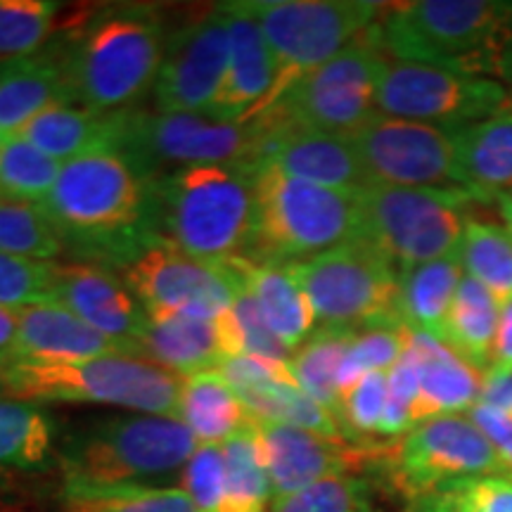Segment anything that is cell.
<instances>
[{
  "instance_id": "1",
  "label": "cell",
  "mask_w": 512,
  "mask_h": 512,
  "mask_svg": "<svg viewBox=\"0 0 512 512\" xmlns=\"http://www.w3.org/2000/svg\"><path fill=\"white\" fill-rule=\"evenodd\" d=\"M64 247L88 256L133 261L155 242L150 183L119 155L98 150L62 164L55 188L41 204Z\"/></svg>"
},
{
  "instance_id": "2",
  "label": "cell",
  "mask_w": 512,
  "mask_h": 512,
  "mask_svg": "<svg viewBox=\"0 0 512 512\" xmlns=\"http://www.w3.org/2000/svg\"><path fill=\"white\" fill-rule=\"evenodd\" d=\"M373 36L382 53L394 60L512 79V3L418 0L384 5Z\"/></svg>"
},
{
  "instance_id": "3",
  "label": "cell",
  "mask_w": 512,
  "mask_h": 512,
  "mask_svg": "<svg viewBox=\"0 0 512 512\" xmlns=\"http://www.w3.org/2000/svg\"><path fill=\"white\" fill-rule=\"evenodd\" d=\"M150 226L157 240L200 261L245 259L254 235V169L197 164L155 178Z\"/></svg>"
},
{
  "instance_id": "4",
  "label": "cell",
  "mask_w": 512,
  "mask_h": 512,
  "mask_svg": "<svg viewBox=\"0 0 512 512\" xmlns=\"http://www.w3.org/2000/svg\"><path fill=\"white\" fill-rule=\"evenodd\" d=\"M164 24L152 8H110L67 43L74 105L128 112L155 88L164 57Z\"/></svg>"
},
{
  "instance_id": "5",
  "label": "cell",
  "mask_w": 512,
  "mask_h": 512,
  "mask_svg": "<svg viewBox=\"0 0 512 512\" xmlns=\"http://www.w3.org/2000/svg\"><path fill=\"white\" fill-rule=\"evenodd\" d=\"M361 190H337L254 169V235L247 261L297 264L361 238Z\"/></svg>"
},
{
  "instance_id": "6",
  "label": "cell",
  "mask_w": 512,
  "mask_h": 512,
  "mask_svg": "<svg viewBox=\"0 0 512 512\" xmlns=\"http://www.w3.org/2000/svg\"><path fill=\"white\" fill-rule=\"evenodd\" d=\"M183 380L133 356L15 361L0 368V396L27 403H105L178 420Z\"/></svg>"
},
{
  "instance_id": "7",
  "label": "cell",
  "mask_w": 512,
  "mask_h": 512,
  "mask_svg": "<svg viewBox=\"0 0 512 512\" xmlns=\"http://www.w3.org/2000/svg\"><path fill=\"white\" fill-rule=\"evenodd\" d=\"M200 441L181 420L126 415L88 427L64 444V489L150 486L185 470Z\"/></svg>"
},
{
  "instance_id": "8",
  "label": "cell",
  "mask_w": 512,
  "mask_h": 512,
  "mask_svg": "<svg viewBox=\"0 0 512 512\" xmlns=\"http://www.w3.org/2000/svg\"><path fill=\"white\" fill-rule=\"evenodd\" d=\"M245 5L264 31L275 62L271 98L256 117L273 110L304 76L366 34L384 8L363 0H249Z\"/></svg>"
},
{
  "instance_id": "9",
  "label": "cell",
  "mask_w": 512,
  "mask_h": 512,
  "mask_svg": "<svg viewBox=\"0 0 512 512\" xmlns=\"http://www.w3.org/2000/svg\"><path fill=\"white\" fill-rule=\"evenodd\" d=\"M477 200L482 197L467 188L370 183L361 190V238L380 247L401 271L427 264L458 252Z\"/></svg>"
},
{
  "instance_id": "10",
  "label": "cell",
  "mask_w": 512,
  "mask_h": 512,
  "mask_svg": "<svg viewBox=\"0 0 512 512\" xmlns=\"http://www.w3.org/2000/svg\"><path fill=\"white\" fill-rule=\"evenodd\" d=\"M287 266L309 297L320 328L358 332L377 325H403L401 268L370 240L356 238Z\"/></svg>"
},
{
  "instance_id": "11",
  "label": "cell",
  "mask_w": 512,
  "mask_h": 512,
  "mask_svg": "<svg viewBox=\"0 0 512 512\" xmlns=\"http://www.w3.org/2000/svg\"><path fill=\"white\" fill-rule=\"evenodd\" d=\"M264 131L256 121L226 124L207 114L128 110L117 152L147 183L197 164H242L254 169Z\"/></svg>"
},
{
  "instance_id": "12",
  "label": "cell",
  "mask_w": 512,
  "mask_h": 512,
  "mask_svg": "<svg viewBox=\"0 0 512 512\" xmlns=\"http://www.w3.org/2000/svg\"><path fill=\"white\" fill-rule=\"evenodd\" d=\"M384 62L387 57L370 27L349 48L292 86L273 110L256 119L349 136L377 114V81Z\"/></svg>"
},
{
  "instance_id": "13",
  "label": "cell",
  "mask_w": 512,
  "mask_h": 512,
  "mask_svg": "<svg viewBox=\"0 0 512 512\" xmlns=\"http://www.w3.org/2000/svg\"><path fill=\"white\" fill-rule=\"evenodd\" d=\"M501 81L422 62H384L377 81V114L446 128H465L510 112Z\"/></svg>"
},
{
  "instance_id": "14",
  "label": "cell",
  "mask_w": 512,
  "mask_h": 512,
  "mask_svg": "<svg viewBox=\"0 0 512 512\" xmlns=\"http://www.w3.org/2000/svg\"><path fill=\"white\" fill-rule=\"evenodd\" d=\"M373 467H387L394 486L411 503L460 479L505 472L496 448L467 415L420 422L406 437L384 448Z\"/></svg>"
},
{
  "instance_id": "15",
  "label": "cell",
  "mask_w": 512,
  "mask_h": 512,
  "mask_svg": "<svg viewBox=\"0 0 512 512\" xmlns=\"http://www.w3.org/2000/svg\"><path fill=\"white\" fill-rule=\"evenodd\" d=\"M124 283L147 316L216 320L233 309L242 278L235 261L209 264L155 240L124 266Z\"/></svg>"
},
{
  "instance_id": "16",
  "label": "cell",
  "mask_w": 512,
  "mask_h": 512,
  "mask_svg": "<svg viewBox=\"0 0 512 512\" xmlns=\"http://www.w3.org/2000/svg\"><path fill=\"white\" fill-rule=\"evenodd\" d=\"M349 140L370 183L467 188L458 157V128L375 114L366 126L349 133Z\"/></svg>"
},
{
  "instance_id": "17",
  "label": "cell",
  "mask_w": 512,
  "mask_h": 512,
  "mask_svg": "<svg viewBox=\"0 0 512 512\" xmlns=\"http://www.w3.org/2000/svg\"><path fill=\"white\" fill-rule=\"evenodd\" d=\"M228 60V12L221 3L166 38L152 88L157 112H207L226 79Z\"/></svg>"
},
{
  "instance_id": "18",
  "label": "cell",
  "mask_w": 512,
  "mask_h": 512,
  "mask_svg": "<svg viewBox=\"0 0 512 512\" xmlns=\"http://www.w3.org/2000/svg\"><path fill=\"white\" fill-rule=\"evenodd\" d=\"M261 446H264L273 501L283 498L320 479L354 475L356 470L373 465L384 444L354 446L349 441L325 439L320 434L256 418Z\"/></svg>"
},
{
  "instance_id": "19",
  "label": "cell",
  "mask_w": 512,
  "mask_h": 512,
  "mask_svg": "<svg viewBox=\"0 0 512 512\" xmlns=\"http://www.w3.org/2000/svg\"><path fill=\"white\" fill-rule=\"evenodd\" d=\"M254 121L264 131L254 169L261 164L275 166L297 181L337 190H363L370 185L349 136L309 131L290 124H271L264 119Z\"/></svg>"
},
{
  "instance_id": "20",
  "label": "cell",
  "mask_w": 512,
  "mask_h": 512,
  "mask_svg": "<svg viewBox=\"0 0 512 512\" xmlns=\"http://www.w3.org/2000/svg\"><path fill=\"white\" fill-rule=\"evenodd\" d=\"M228 12L230 60L207 117L226 124H247L264 110L275 83V62L264 31L245 3H223Z\"/></svg>"
},
{
  "instance_id": "21",
  "label": "cell",
  "mask_w": 512,
  "mask_h": 512,
  "mask_svg": "<svg viewBox=\"0 0 512 512\" xmlns=\"http://www.w3.org/2000/svg\"><path fill=\"white\" fill-rule=\"evenodd\" d=\"M136 342L145 361L157 363L178 377L214 373L228 358L238 356L230 311L216 320L147 316Z\"/></svg>"
},
{
  "instance_id": "22",
  "label": "cell",
  "mask_w": 512,
  "mask_h": 512,
  "mask_svg": "<svg viewBox=\"0 0 512 512\" xmlns=\"http://www.w3.org/2000/svg\"><path fill=\"white\" fill-rule=\"evenodd\" d=\"M17 361H83L102 356L143 358L136 339H114L93 330L60 304L17 311Z\"/></svg>"
},
{
  "instance_id": "23",
  "label": "cell",
  "mask_w": 512,
  "mask_h": 512,
  "mask_svg": "<svg viewBox=\"0 0 512 512\" xmlns=\"http://www.w3.org/2000/svg\"><path fill=\"white\" fill-rule=\"evenodd\" d=\"M55 304L114 339H138L147 323L126 283L95 264H57Z\"/></svg>"
},
{
  "instance_id": "24",
  "label": "cell",
  "mask_w": 512,
  "mask_h": 512,
  "mask_svg": "<svg viewBox=\"0 0 512 512\" xmlns=\"http://www.w3.org/2000/svg\"><path fill=\"white\" fill-rule=\"evenodd\" d=\"M53 105H74L69 88L67 46L0 64V136L15 138L34 117Z\"/></svg>"
},
{
  "instance_id": "25",
  "label": "cell",
  "mask_w": 512,
  "mask_h": 512,
  "mask_svg": "<svg viewBox=\"0 0 512 512\" xmlns=\"http://www.w3.org/2000/svg\"><path fill=\"white\" fill-rule=\"evenodd\" d=\"M408 344L422 361L420 396L413 408L415 425L441 415H465L477 406L484 389L479 370L467 366L463 358L425 332L408 330Z\"/></svg>"
},
{
  "instance_id": "26",
  "label": "cell",
  "mask_w": 512,
  "mask_h": 512,
  "mask_svg": "<svg viewBox=\"0 0 512 512\" xmlns=\"http://www.w3.org/2000/svg\"><path fill=\"white\" fill-rule=\"evenodd\" d=\"M126 112L102 114L81 105H53L19 133L55 162H72L98 150H117Z\"/></svg>"
},
{
  "instance_id": "27",
  "label": "cell",
  "mask_w": 512,
  "mask_h": 512,
  "mask_svg": "<svg viewBox=\"0 0 512 512\" xmlns=\"http://www.w3.org/2000/svg\"><path fill=\"white\" fill-rule=\"evenodd\" d=\"M238 266L242 285L264 313L268 328L290 351H297L313 335L316 313L309 297L294 278L287 264H254L247 259H233Z\"/></svg>"
},
{
  "instance_id": "28",
  "label": "cell",
  "mask_w": 512,
  "mask_h": 512,
  "mask_svg": "<svg viewBox=\"0 0 512 512\" xmlns=\"http://www.w3.org/2000/svg\"><path fill=\"white\" fill-rule=\"evenodd\" d=\"M463 273L460 249L427 264L403 268L399 292L401 323L408 330L425 332L444 342L448 311H451Z\"/></svg>"
},
{
  "instance_id": "29",
  "label": "cell",
  "mask_w": 512,
  "mask_h": 512,
  "mask_svg": "<svg viewBox=\"0 0 512 512\" xmlns=\"http://www.w3.org/2000/svg\"><path fill=\"white\" fill-rule=\"evenodd\" d=\"M178 420L200 444H226L252 425L254 413L221 373H200L183 380Z\"/></svg>"
},
{
  "instance_id": "30",
  "label": "cell",
  "mask_w": 512,
  "mask_h": 512,
  "mask_svg": "<svg viewBox=\"0 0 512 512\" xmlns=\"http://www.w3.org/2000/svg\"><path fill=\"white\" fill-rule=\"evenodd\" d=\"M458 157L467 188L482 200L512 195V110L458 128Z\"/></svg>"
},
{
  "instance_id": "31",
  "label": "cell",
  "mask_w": 512,
  "mask_h": 512,
  "mask_svg": "<svg viewBox=\"0 0 512 512\" xmlns=\"http://www.w3.org/2000/svg\"><path fill=\"white\" fill-rule=\"evenodd\" d=\"M501 318V304L479 280L463 275L451 311H448L444 347L463 358L467 366L486 375Z\"/></svg>"
},
{
  "instance_id": "32",
  "label": "cell",
  "mask_w": 512,
  "mask_h": 512,
  "mask_svg": "<svg viewBox=\"0 0 512 512\" xmlns=\"http://www.w3.org/2000/svg\"><path fill=\"white\" fill-rule=\"evenodd\" d=\"M55 422L36 403L0 396V475L36 472L55 451Z\"/></svg>"
},
{
  "instance_id": "33",
  "label": "cell",
  "mask_w": 512,
  "mask_h": 512,
  "mask_svg": "<svg viewBox=\"0 0 512 512\" xmlns=\"http://www.w3.org/2000/svg\"><path fill=\"white\" fill-rule=\"evenodd\" d=\"M238 394L256 418L297 427V430L320 434V437L325 439L347 441L335 413H330L323 403L311 399V396L294 382V377L254 384V387L240 389Z\"/></svg>"
},
{
  "instance_id": "34",
  "label": "cell",
  "mask_w": 512,
  "mask_h": 512,
  "mask_svg": "<svg viewBox=\"0 0 512 512\" xmlns=\"http://www.w3.org/2000/svg\"><path fill=\"white\" fill-rule=\"evenodd\" d=\"M356 330L347 328H320L294 351L290 361V373L294 382L304 389L311 399L323 403L330 413L339 420L342 408V394H339L337 377L342 368L344 356Z\"/></svg>"
},
{
  "instance_id": "35",
  "label": "cell",
  "mask_w": 512,
  "mask_h": 512,
  "mask_svg": "<svg viewBox=\"0 0 512 512\" xmlns=\"http://www.w3.org/2000/svg\"><path fill=\"white\" fill-rule=\"evenodd\" d=\"M226 458V498L221 512H266L271 501V477H268L264 446L252 425L223 444Z\"/></svg>"
},
{
  "instance_id": "36",
  "label": "cell",
  "mask_w": 512,
  "mask_h": 512,
  "mask_svg": "<svg viewBox=\"0 0 512 512\" xmlns=\"http://www.w3.org/2000/svg\"><path fill=\"white\" fill-rule=\"evenodd\" d=\"M460 261L470 278L482 283L498 299H512V235L505 226L472 219L460 242Z\"/></svg>"
},
{
  "instance_id": "37",
  "label": "cell",
  "mask_w": 512,
  "mask_h": 512,
  "mask_svg": "<svg viewBox=\"0 0 512 512\" xmlns=\"http://www.w3.org/2000/svg\"><path fill=\"white\" fill-rule=\"evenodd\" d=\"M62 164L24 138H8L0 145V197L10 202L36 204L55 188Z\"/></svg>"
},
{
  "instance_id": "38",
  "label": "cell",
  "mask_w": 512,
  "mask_h": 512,
  "mask_svg": "<svg viewBox=\"0 0 512 512\" xmlns=\"http://www.w3.org/2000/svg\"><path fill=\"white\" fill-rule=\"evenodd\" d=\"M62 512H197L178 486H112L64 489Z\"/></svg>"
},
{
  "instance_id": "39",
  "label": "cell",
  "mask_w": 512,
  "mask_h": 512,
  "mask_svg": "<svg viewBox=\"0 0 512 512\" xmlns=\"http://www.w3.org/2000/svg\"><path fill=\"white\" fill-rule=\"evenodd\" d=\"M62 252L64 242L41 207L0 197V254L55 261Z\"/></svg>"
},
{
  "instance_id": "40",
  "label": "cell",
  "mask_w": 512,
  "mask_h": 512,
  "mask_svg": "<svg viewBox=\"0 0 512 512\" xmlns=\"http://www.w3.org/2000/svg\"><path fill=\"white\" fill-rule=\"evenodd\" d=\"M406 347L408 328L403 325H377V328L358 330L339 368V394H347L368 373H389L399 363Z\"/></svg>"
},
{
  "instance_id": "41",
  "label": "cell",
  "mask_w": 512,
  "mask_h": 512,
  "mask_svg": "<svg viewBox=\"0 0 512 512\" xmlns=\"http://www.w3.org/2000/svg\"><path fill=\"white\" fill-rule=\"evenodd\" d=\"M413 512H512V475L467 477L413 501Z\"/></svg>"
},
{
  "instance_id": "42",
  "label": "cell",
  "mask_w": 512,
  "mask_h": 512,
  "mask_svg": "<svg viewBox=\"0 0 512 512\" xmlns=\"http://www.w3.org/2000/svg\"><path fill=\"white\" fill-rule=\"evenodd\" d=\"M57 12L48 0H0V64L41 50Z\"/></svg>"
},
{
  "instance_id": "43",
  "label": "cell",
  "mask_w": 512,
  "mask_h": 512,
  "mask_svg": "<svg viewBox=\"0 0 512 512\" xmlns=\"http://www.w3.org/2000/svg\"><path fill=\"white\" fill-rule=\"evenodd\" d=\"M55 261L0 254V306L19 311L27 306L55 304Z\"/></svg>"
},
{
  "instance_id": "44",
  "label": "cell",
  "mask_w": 512,
  "mask_h": 512,
  "mask_svg": "<svg viewBox=\"0 0 512 512\" xmlns=\"http://www.w3.org/2000/svg\"><path fill=\"white\" fill-rule=\"evenodd\" d=\"M271 512H373L370 486L356 475L320 479L297 494L275 498Z\"/></svg>"
},
{
  "instance_id": "45",
  "label": "cell",
  "mask_w": 512,
  "mask_h": 512,
  "mask_svg": "<svg viewBox=\"0 0 512 512\" xmlns=\"http://www.w3.org/2000/svg\"><path fill=\"white\" fill-rule=\"evenodd\" d=\"M384 406H387V373H368L361 377L342 396L339 425H342L344 439L354 446L373 444V441H366V437H377L380 432Z\"/></svg>"
},
{
  "instance_id": "46",
  "label": "cell",
  "mask_w": 512,
  "mask_h": 512,
  "mask_svg": "<svg viewBox=\"0 0 512 512\" xmlns=\"http://www.w3.org/2000/svg\"><path fill=\"white\" fill-rule=\"evenodd\" d=\"M230 325H233L238 356H256L273 363L292 361V351L273 335L271 328H268L264 313H261L259 304H256L252 292H249L245 285L240 287L233 309H230Z\"/></svg>"
},
{
  "instance_id": "47",
  "label": "cell",
  "mask_w": 512,
  "mask_h": 512,
  "mask_svg": "<svg viewBox=\"0 0 512 512\" xmlns=\"http://www.w3.org/2000/svg\"><path fill=\"white\" fill-rule=\"evenodd\" d=\"M183 489L197 512H221L226 498V458L221 444H200L183 470Z\"/></svg>"
},
{
  "instance_id": "48",
  "label": "cell",
  "mask_w": 512,
  "mask_h": 512,
  "mask_svg": "<svg viewBox=\"0 0 512 512\" xmlns=\"http://www.w3.org/2000/svg\"><path fill=\"white\" fill-rule=\"evenodd\" d=\"M465 415L475 422L477 430L491 441L498 458H501L505 472L512 475V415L498 411L494 406H486V403H477V406L470 408Z\"/></svg>"
},
{
  "instance_id": "49",
  "label": "cell",
  "mask_w": 512,
  "mask_h": 512,
  "mask_svg": "<svg viewBox=\"0 0 512 512\" xmlns=\"http://www.w3.org/2000/svg\"><path fill=\"white\" fill-rule=\"evenodd\" d=\"M508 373H512V299L501 304V318H498L491 368L484 377H501Z\"/></svg>"
},
{
  "instance_id": "50",
  "label": "cell",
  "mask_w": 512,
  "mask_h": 512,
  "mask_svg": "<svg viewBox=\"0 0 512 512\" xmlns=\"http://www.w3.org/2000/svg\"><path fill=\"white\" fill-rule=\"evenodd\" d=\"M17 337L19 318L17 311L0 306V368L17 361Z\"/></svg>"
},
{
  "instance_id": "51",
  "label": "cell",
  "mask_w": 512,
  "mask_h": 512,
  "mask_svg": "<svg viewBox=\"0 0 512 512\" xmlns=\"http://www.w3.org/2000/svg\"><path fill=\"white\" fill-rule=\"evenodd\" d=\"M479 403H486V406H494L498 411L512 415V373L501 377H484Z\"/></svg>"
},
{
  "instance_id": "52",
  "label": "cell",
  "mask_w": 512,
  "mask_h": 512,
  "mask_svg": "<svg viewBox=\"0 0 512 512\" xmlns=\"http://www.w3.org/2000/svg\"><path fill=\"white\" fill-rule=\"evenodd\" d=\"M501 211H503V219H505V228H508L512 235V200L510 197H501Z\"/></svg>"
},
{
  "instance_id": "53",
  "label": "cell",
  "mask_w": 512,
  "mask_h": 512,
  "mask_svg": "<svg viewBox=\"0 0 512 512\" xmlns=\"http://www.w3.org/2000/svg\"><path fill=\"white\" fill-rule=\"evenodd\" d=\"M0 145H3V136H0Z\"/></svg>"
},
{
  "instance_id": "54",
  "label": "cell",
  "mask_w": 512,
  "mask_h": 512,
  "mask_svg": "<svg viewBox=\"0 0 512 512\" xmlns=\"http://www.w3.org/2000/svg\"><path fill=\"white\" fill-rule=\"evenodd\" d=\"M510 200H512V195H510Z\"/></svg>"
}]
</instances>
